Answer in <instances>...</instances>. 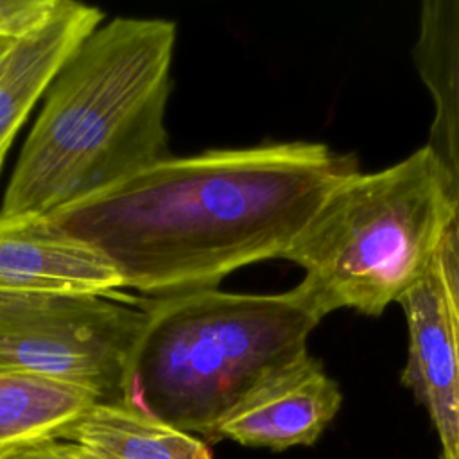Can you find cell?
Wrapping results in <instances>:
<instances>
[{
  "mask_svg": "<svg viewBox=\"0 0 459 459\" xmlns=\"http://www.w3.org/2000/svg\"><path fill=\"white\" fill-rule=\"evenodd\" d=\"M99 398L79 385L0 371V457L34 443L66 439Z\"/></svg>",
  "mask_w": 459,
  "mask_h": 459,
  "instance_id": "7c38bea8",
  "label": "cell"
},
{
  "mask_svg": "<svg viewBox=\"0 0 459 459\" xmlns=\"http://www.w3.org/2000/svg\"><path fill=\"white\" fill-rule=\"evenodd\" d=\"M66 439L90 459H213L199 436L129 402H97Z\"/></svg>",
  "mask_w": 459,
  "mask_h": 459,
  "instance_id": "8fae6325",
  "label": "cell"
},
{
  "mask_svg": "<svg viewBox=\"0 0 459 459\" xmlns=\"http://www.w3.org/2000/svg\"><path fill=\"white\" fill-rule=\"evenodd\" d=\"M412 63L434 106L425 147L459 194V0L421 4Z\"/></svg>",
  "mask_w": 459,
  "mask_h": 459,
  "instance_id": "30bf717a",
  "label": "cell"
},
{
  "mask_svg": "<svg viewBox=\"0 0 459 459\" xmlns=\"http://www.w3.org/2000/svg\"><path fill=\"white\" fill-rule=\"evenodd\" d=\"M342 405L339 384L307 351L260 377L219 420L210 441L283 452L310 446Z\"/></svg>",
  "mask_w": 459,
  "mask_h": 459,
  "instance_id": "8992f818",
  "label": "cell"
},
{
  "mask_svg": "<svg viewBox=\"0 0 459 459\" xmlns=\"http://www.w3.org/2000/svg\"><path fill=\"white\" fill-rule=\"evenodd\" d=\"M176 23L117 16L68 57L14 165L0 213L50 215L165 158Z\"/></svg>",
  "mask_w": 459,
  "mask_h": 459,
  "instance_id": "7a4b0ae2",
  "label": "cell"
},
{
  "mask_svg": "<svg viewBox=\"0 0 459 459\" xmlns=\"http://www.w3.org/2000/svg\"><path fill=\"white\" fill-rule=\"evenodd\" d=\"M113 262L48 215L0 213V290L109 296L124 289Z\"/></svg>",
  "mask_w": 459,
  "mask_h": 459,
  "instance_id": "52a82bcc",
  "label": "cell"
},
{
  "mask_svg": "<svg viewBox=\"0 0 459 459\" xmlns=\"http://www.w3.org/2000/svg\"><path fill=\"white\" fill-rule=\"evenodd\" d=\"M323 142L169 156L48 217L104 253L126 287L170 298L285 258L330 192L359 172Z\"/></svg>",
  "mask_w": 459,
  "mask_h": 459,
  "instance_id": "6da1fadb",
  "label": "cell"
},
{
  "mask_svg": "<svg viewBox=\"0 0 459 459\" xmlns=\"http://www.w3.org/2000/svg\"><path fill=\"white\" fill-rule=\"evenodd\" d=\"M398 305L407 323V360L400 380L427 411L443 454L459 436V330L437 258Z\"/></svg>",
  "mask_w": 459,
  "mask_h": 459,
  "instance_id": "ba28073f",
  "label": "cell"
},
{
  "mask_svg": "<svg viewBox=\"0 0 459 459\" xmlns=\"http://www.w3.org/2000/svg\"><path fill=\"white\" fill-rule=\"evenodd\" d=\"M145 310L126 402L206 439L260 377L307 351L319 325L290 290L208 289L160 298Z\"/></svg>",
  "mask_w": 459,
  "mask_h": 459,
  "instance_id": "277c9868",
  "label": "cell"
},
{
  "mask_svg": "<svg viewBox=\"0 0 459 459\" xmlns=\"http://www.w3.org/2000/svg\"><path fill=\"white\" fill-rule=\"evenodd\" d=\"M459 194L423 145L337 185L283 260L301 267L290 292L316 317L348 308L378 317L434 265Z\"/></svg>",
  "mask_w": 459,
  "mask_h": 459,
  "instance_id": "3957f363",
  "label": "cell"
},
{
  "mask_svg": "<svg viewBox=\"0 0 459 459\" xmlns=\"http://www.w3.org/2000/svg\"><path fill=\"white\" fill-rule=\"evenodd\" d=\"M0 459H90L72 439H48L23 448H16Z\"/></svg>",
  "mask_w": 459,
  "mask_h": 459,
  "instance_id": "9a60e30c",
  "label": "cell"
},
{
  "mask_svg": "<svg viewBox=\"0 0 459 459\" xmlns=\"http://www.w3.org/2000/svg\"><path fill=\"white\" fill-rule=\"evenodd\" d=\"M457 330H459V326H457ZM441 459H459V436H457L455 446L452 450H448V452H443Z\"/></svg>",
  "mask_w": 459,
  "mask_h": 459,
  "instance_id": "e0dca14e",
  "label": "cell"
},
{
  "mask_svg": "<svg viewBox=\"0 0 459 459\" xmlns=\"http://www.w3.org/2000/svg\"><path fill=\"white\" fill-rule=\"evenodd\" d=\"M97 7L61 0L38 30L22 38L0 75V174L16 133L77 47L102 25Z\"/></svg>",
  "mask_w": 459,
  "mask_h": 459,
  "instance_id": "9c48e42d",
  "label": "cell"
},
{
  "mask_svg": "<svg viewBox=\"0 0 459 459\" xmlns=\"http://www.w3.org/2000/svg\"><path fill=\"white\" fill-rule=\"evenodd\" d=\"M147 310L109 296L0 290V371L32 373L126 402Z\"/></svg>",
  "mask_w": 459,
  "mask_h": 459,
  "instance_id": "5b68a950",
  "label": "cell"
},
{
  "mask_svg": "<svg viewBox=\"0 0 459 459\" xmlns=\"http://www.w3.org/2000/svg\"><path fill=\"white\" fill-rule=\"evenodd\" d=\"M61 0H0V38L22 39L56 13Z\"/></svg>",
  "mask_w": 459,
  "mask_h": 459,
  "instance_id": "4fadbf2b",
  "label": "cell"
},
{
  "mask_svg": "<svg viewBox=\"0 0 459 459\" xmlns=\"http://www.w3.org/2000/svg\"><path fill=\"white\" fill-rule=\"evenodd\" d=\"M18 41L16 39H7V38H0V75H2L4 68L7 66V63H9L11 56H13L14 47H16Z\"/></svg>",
  "mask_w": 459,
  "mask_h": 459,
  "instance_id": "2e32d148",
  "label": "cell"
},
{
  "mask_svg": "<svg viewBox=\"0 0 459 459\" xmlns=\"http://www.w3.org/2000/svg\"><path fill=\"white\" fill-rule=\"evenodd\" d=\"M437 267L445 283V290H446L455 323L459 326V212L439 249Z\"/></svg>",
  "mask_w": 459,
  "mask_h": 459,
  "instance_id": "5bb4252c",
  "label": "cell"
}]
</instances>
